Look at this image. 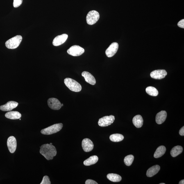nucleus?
I'll return each instance as SVG.
<instances>
[{
  "label": "nucleus",
  "instance_id": "35",
  "mask_svg": "<svg viewBox=\"0 0 184 184\" xmlns=\"http://www.w3.org/2000/svg\"><path fill=\"white\" fill-rule=\"evenodd\" d=\"M50 144L52 145V143H50Z\"/></svg>",
  "mask_w": 184,
  "mask_h": 184
},
{
  "label": "nucleus",
  "instance_id": "23",
  "mask_svg": "<svg viewBox=\"0 0 184 184\" xmlns=\"http://www.w3.org/2000/svg\"><path fill=\"white\" fill-rule=\"evenodd\" d=\"M107 177L110 181L113 182H119L122 179L121 176L119 175L113 173L108 174L107 175Z\"/></svg>",
  "mask_w": 184,
  "mask_h": 184
},
{
  "label": "nucleus",
  "instance_id": "32",
  "mask_svg": "<svg viewBox=\"0 0 184 184\" xmlns=\"http://www.w3.org/2000/svg\"><path fill=\"white\" fill-rule=\"evenodd\" d=\"M179 184H184V180H181V181H180L179 182Z\"/></svg>",
  "mask_w": 184,
  "mask_h": 184
},
{
  "label": "nucleus",
  "instance_id": "29",
  "mask_svg": "<svg viewBox=\"0 0 184 184\" xmlns=\"http://www.w3.org/2000/svg\"><path fill=\"white\" fill-rule=\"evenodd\" d=\"M86 184H98V183L94 180L91 179H88L85 182Z\"/></svg>",
  "mask_w": 184,
  "mask_h": 184
},
{
  "label": "nucleus",
  "instance_id": "16",
  "mask_svg": "<svg viewBox=\"0 0 184 184\" xmlns=\"http://www.w3.org/2000/svg\"><path fill=\"white\" fill-rule=\"evenodd\" d=\"M167 116V112L162 110L157 114L155 121L157 124H160L163 123L166 120Z\"/></svg>",
  "mask_w": 184,
  "mask_h": 184
},
{
  "label": "nucleus",
  "instance_id": "27",
  "mask_svg": "<svg viewBox=\"0 0 184 184\" xmlns=\"http://www.w3.org/2000/svg\"><path fill=\"white\" fill-rule=\"evenodd\" d=\"M51 182L50 181V178L47 176H44L40 184H51Z\"/></svg>",
  "mask_w": 184,
  "mask_h": 184
},
{
  "label": "nucleus",
  "instance_id": "3",
  "mask_svg": "<svg viewBox=\"0 0 184 184\" xmlns=\"http://www.w3.org/2000/svg\"><path fill=\"white\" fill-rule=\"evenodd\" d=\"M22 36L17 35L7 41L5 43V45L9 49H15L18 47L22 42Z\"/></svg>",
  "mask_w": 184,
  "mask_h": 184
},
{
  "label": "nucleus",
  "instance_id": "18",
  "mask_svg": "<svg viewBox=\"0 0 184 184\" xmlns=\"http://www.w3.org/2000/svg\"><path fill=\"white\" fill-rule=\"evenodd\" d=\"M133 123L137 128H140L143 124L144 120L143 117L141 115L135 116L133 119Z\"/></svg>",
  "mask_w": 184,
  "mask_h": 184
},
{
  "label": "nucleus",
  "instance_id": "34",
  "mask_svg": "<svg viewBox=\"0 0 184 184\" xmlns=\"http://www.w3.org/2000/svg\"><path fill=\"white\" fill-rule=\"evenodd\" d=\"M160 184H165V183H160Z\"/></svg>",
  "mask_w": 184,
  "mask_h": 184
},
{
  "label": "nucleus",
  "instance_id": "5",
  "mask_svg": "<svg viewBox=\"0 0 184 184\" xmlns=\"http://www.w3.org/2000/svg\"><path fill=\"white\" fill-rule=\"evenodd\" d=\"M99 18V12L95 10L91 11L88 12L87 15V23L89 25H94L97 22Z\"/></svg>",
  "mask_w": 184,
  "mask_h": 184
},
{
  "label": "nucleus",
  "instance_id": "26",
  "mask_svg": "<svg viewBox=\"0 0 184 184\" xmlns=\"http://www.w3.org/2000/svg\"><path fill=\"white\" fill-rule=\"evenodd\" d=\"M134 160V157L132 155H129L125 157L124 161L126 166H130L132 165Z\"/></svg>",
  "mask_w": 184,
  "mask_h": 184
},
{
  "label": "nucleus",
  "instance_id": "6",
  "mask_svg": "<svg viewBox=\"0 0 184 184\" xmlns=\"http://www.w3.org/2000/svg\"><path fill=\"white\" fill-rule=\"evenodd\" d=\"M115 119V117L113 115L105 116L99 119L98 124L101 127L108 126L114 122Z\"/></svg>",
  "mask_w": 184,
  "mask_h": 184
},
{
  "label": "nucleus",
  "instance_id": "31",
  "mask_svg": "<svg viewBox=\"0 0 184 184\" xmlns=\"http://www.w3.org/2000/svg\"><path fill=\"white\" fill-rule=\"evenodd\" d=\"M179 134L180 135L182 136H184V126H183L181 129H180L179 131Z\"/></svg>",
  "mask_w": 184,
  "mask_h": 184
},
{
  "label": "nucleus",
  "instance_id": "20",
  "mask_svg": "<svg viewBox=\"0 0 184 184\" xmlns=\"http://www.w3.org/2000/svg\"><path fill=\"white\" fill-rule=\"evenodd\" d=\"M166 148L164 146H161L159 147L155 151L154 155L155 158H158L161 157L166 152Z\"/></svg>",
  "mask_w": 184,
  "mask_h": 184
},
{
  "label": "nucleus",
  "instance_id": "22",
  "mask_svg": "<svg viewBox=\"0 0 184 184\" xmlns=\"http://www.w3.org/2000/svg\"><path fill=\"white\" fill-rule=\"evenodd\" d=\"M98 157L96 155L91 156L84 162V164L85 166H88L93 165L98 161Z\"/></svg>",
  "mask_w": 184,
  "mask_h": 184
},
{
  "label": "nucleus",
  "instance_id": "11",
  "mask_svg": "<svg viewBox=\"0 0 184 184\" xmlns=\"http://www.w3.org/2000/svg\"><path fill=\"white\" fill-rule=\"evenodd\" d=\"M9 151L12 153L15 152L17 147V140L13 136H11L9 137L7 141Z\"/></svg>",
  "mask_w": 184,
  "mask_h": 184
},
{
  "label": "nucleus",
  "instance_id": "9",
  "mask_svg": "<svg viewBox=\"0 0 184 184\" xmlns=\"http://www.w3.org/2000/svg\"><path fill=\"white\" fill-rule=\"evenodd\" d=\"M167 72L165 70H157L152 71L150 76L155 79L161 80L165 78Z\"/></svg>",
  "mask_w": 184,
  "mask_h": 184
},
{
  "label": "nucleus",
  "instance_id": "4",
  "mask_svg": "<svg viewBox=\"0 0 184 184\" xmlns=\"http://www.w3.org/2000/svg\"><path fill=\"white\" fill-rule=\"evenodd\" d=\"M63 125L62 123L55 124L41 130V133L44 135H51L60 131L62 129Z\"/></svg>",
  "mask_w": 184,
  "mask_h": 184
},
{
  "label": "nucleus",
  "instance_id": "17",
  "mask_svg": "<svg viewBox=\"0 0 184 184\" xmlns=\"http://www.w3.org/2000/svg\"><path fill=\"white\" fill-rule=\"evenodd\" d=\"M160 169V167L159 165L153 166L148 170L146 173V175L148 177H151L157 174Z\"/></svg>",
  "mask_w": 184,
  "mask_h": 184
},
{
  "label": "nucleus",
  "instance_id": "30",
  "mask_svg": "<svg viewBox=\"0 0 184 184\" xmlns=\"http://www.w3.org/2000/svg\"><path fill=\"white\" fill-rule=\"evenodd\" d=\"M178 25L179 27L183 28H184V19H182L178 23Z\"/></svg>",
  "mask_w": 184,
  "mask_h": 184
},
{
  "label": "nucleus",
  "instance_id": "19",
  "mask_svg": "<svg viewBox=\"0 0 184 184\" xmlns=\"http://www.w3.org/2000/svg\"><path fill=\"white\" fill-rule=\"evenodd\" d=\"M5 116L10 119H18L20 118L21 114L18 112L10 111L5 114Z\"/></svg>",
  "mask_w": 184,
  "mask_h": 184
},
{
  "label": "nucleus",
  "instance_id": "8",
  "mask_svg": "<svg viewBox=\"0 0 184 184\" xmlns=\"http://www.w3.org/2000/svg\"><path fill=\"white\" fill-rule=\"evenodd\" d=\"M48 106L51 109L54 110H60L62 108V104L58 99L55 98H50L48 100Z\"/></svg>",
  "mask_w": 184,
  "mask_h": 184
},
{
  "label": "nucleus",
  "instance_id": "13",
  "mask_svg": "<svg viewBox=\"0 0 184 184\" xmlns=\"http://www.w3.org/2000/svg\"><path fill=\"white\" fill-rule=\"evenodd\" d=\"M19 103L14 101H10L6 104L0 106V110L3 111H10L17 108Z\"/></svg>",
  "mask_w": 184,
  "mask_h": 184
},
{
  "label": "nucleus",
  "instance_id": "10",
  "mask_svg": "<svg viewBox=\"0 0 184 184\" xmlns=\"http://www.w3.org/2000/svg\"><path fill=\"white\" fill-rule=\"evenodd\" d=\"M119 45L117 42H114L110 44L105 51V54L108 58H111L117 53Z\"/></svg>",
  "mask_w": 184,
  "mask_h": 184
},
{
  "label": "nucleus",
  "instance_id": "15",
  "mask_svg": "<svg viewBox=\"0 0 184 184\" xmlns=\"http://www.w3.org/2000/svg\"><path fill=\"white\" fill-rule=\"evenodd\" d=\"M82 75L87 83L92 85H94L96 84L95 78L90 73L87 71H84L82 73Z\"/></svg>",
  "mask_w": 184,
  "mask_h": 184
},
{
  "label": "nucleus",
  "instance_id": "28",
  "mask_svg": "<svg viewBox=\"0 0 184 184\" xmlns=\"http://www.w3.org/2000/svg\"><path fill=\"white\" fill-rule=\"evenodd\" d=\"M23 2V0H14L13 6L15 8L18 7Z\"/></svg>",
  "mask_w": 184,
  "mask_h": 184
},
{
  "label": "nucleus",
  "instance_id": "33",
  "mask_svg": "<svg viewBox=\"0 0 184 184\" xmlns=\"http://www.w3.org/2000/svg\"><path fill=\"white\" fill-rule=\"evenodd\" d=\"M64 106V105H63V104H62V106Z\"/></svg>",
  "mask_w": 184,
  "mask_h": 184
},
{
  "label": "nucleus",
  "instance_id": "1",
  "mask_svg": "<svg viewBox=\"0 0 184 184\" xmlns=\"http://www.w3.org/2000/svg\"><path fill=\"white\" fill-rule=\"evenodd\" d=\"M40 153L48 160L53 159L57 152L54 146L50 144L43 145L40 147Z\"/></svg>",
  "mask_w": 184,
  "mask_h": 184
},
{
  "label": "nucleus",
  "instance_id": "7",
  "mask_svg": "<svg viewBox=\"0 0 184 184\" xmlns=\"http://www.w3.org/2000/svg\"><path fill=\"white\" fill-rule=\"evenodd\" d=\"M69 54L74 56H78L84 53L85 50L83 48L78 45H75L71 46L68 50Z\"/></svg>",
  "mask_w": 184,
  "mask_h": 184
},
{
  "label": "nucleus",
  "instance_id": "14",
  "mask_svg": "<svg viewBox=\"0 0 184 184\" xmlns=\"http://www.w3.org/2000/svg\"><path fill=\"white\" fill-rule=\"evenodd\" d=\"M68 37V35L66 34H63L58 35L54 39L53 44L55 46H58L63 44L66 41Z\"/></svg>",
  "mask_w": 184,
  "mask_h": 184
},
{
  "label": "nucleus",
  "instance_id": "12",
  "mask_svg": "<svg viewBox=\"0 0 184 184\" xmlns=\"http://www.w3.org/2000/svg\"><path fill=\"white\" fill-rule=\"evenodd\" d=\"M82 144L84 151L85 152H89L93 149V143L89 139L86 138L83 139Z\"/></svg>",
  "mask_w": 184,
  "mask_h": 184
},
{
  "label": "nucleus",
  "instance_id": "2",
  "mask_svg": "<svg viewBox=\"0 0 184 184\" xmlns=\"http://www.w3.org/2000/svg\"><path fill=\"white\" fill-rule=\"evenodd\" d=\"M64 82L66 86L73 92H78L82 90V87L80 84L72 78H66Z\"/></svg>",
  "mask_w": 184,
  "mask_h": 184
},
{
  "label": "nucleus",
  "instance_id": "21",
  "mask_svg": "<svg viewBox=\"0 0 184 184\" xmlns=\"http://www.w3.org/2000/svg\"><path fill=\"white\" fill-rule=\"evenodd\" d=\"M183 151V147L180 146H177L173 147L171 151V154L173 157H175L181 154Z\"/></svg>",
  "mask_w": 184,
  "mask_h": 184
},
{
  "label": "nucleus",
  "instance_id": "25",
  "mask_svg": "<svg viewBox=\"0 0 184 184\" xmlns=\"http://www.w3.org/2000/svg\"><path fill=\"white\" fill-rule=\"evenodd\" d=\"M146 92L149 95L152 96H157L159 94L158 91L157 89L155 87L152 86L147 87L146 89Z\"/></svg>",
  "mask_w": 184,
  "mask_h": 184
},
{
  "label": "nucleus",
  "instance_id": "24",
  "mask_svg": "<svg viewBox=\"0 0 184 184\" xmlns=\"http://www.w3.org/2000/svg\"><path fill=\"white\" fill-rule=\"evenodd\" d=\"M110 139L113 142H118L122 141L124 139V136L120 134H114L110 135Z\"/></svg>",
  "mask_w": 184,
  "mask_h": 184
}]
</instances>
